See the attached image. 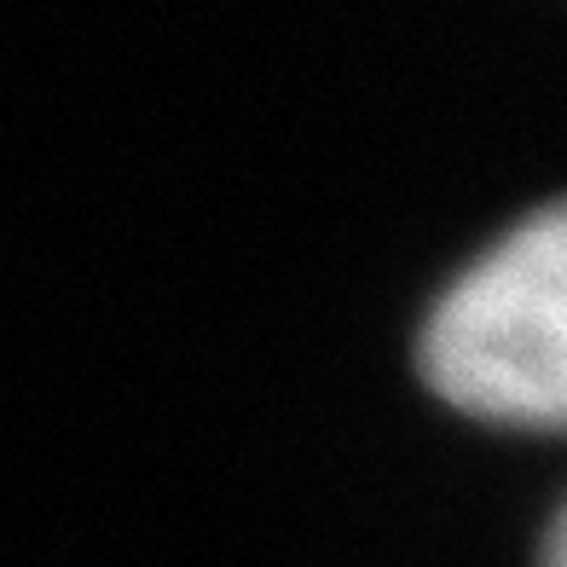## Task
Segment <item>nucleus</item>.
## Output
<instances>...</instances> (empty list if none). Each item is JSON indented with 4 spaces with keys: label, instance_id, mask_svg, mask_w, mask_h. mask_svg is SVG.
Wrapping results in <instances>:
<instances>
[{
    "label": "nucleus",
    "instance_id": "obj_2",
    "mask_svg": "<svg viewBox=\"0 0 567 567\" xmlns=\"http://www.w3.org/2000/svg\"><path fill=\"white\" fill-rule=\"evenodd\" d=\"M561 556H567V545H561V515H556L545 533V550H538V567H561Z\"/></svg>",
    "mask_w": 567,
    "mask_h": 567
},
{
    "label": "nucleus",
    "instance_id": "obj_1",
    "mask_svg": "<svg viewBox=\"0 0 567 567\" xmlns=\"http://www.w3.org/2000/svg\"><path fill=\"white\" fill-rule=\"evenodd\" d=\"M423 382L452 411L556 429L567 411V220L545 203L434 296L417 337Z\"/></svg>",
    "mask_w": 567,
    "mask_h": 567
}]
</instances>
